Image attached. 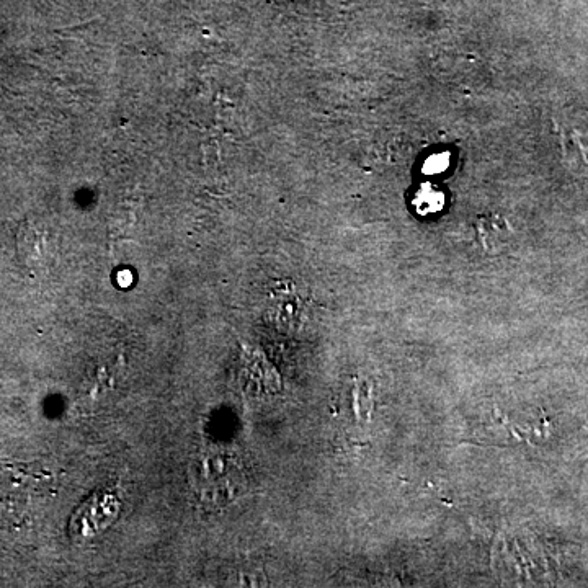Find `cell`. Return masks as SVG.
<instances>
[{"label": "cell", "instance_id": "4", "mask_svg": "<svg viewBox=\"0 0 588 588\" xmlns=\"http://www.w3.org/2000/svg\"><path fill=\"white\" fill-rule=\"evenodd\" d=\"M415 205L420 214L437 213L443 206V195L438 192L437 188L424 185L415 195Z\"/></svg>", "mask_w": 588, "mask_h": 588}, {"label": "cell", "instance_id": "3", "mask_svg": "<svg viewBox=\"0 0 588 588\" xmlns=\"http://www.w3.org/2000/svg\"><path fill=\"white\" fill-rule=\"evenodd\" d=\"M479 229V236H481L482 244L487 250H499L507 241L508 224L500 216H484L481 218V223L477 226Z\"/></svg>", "mask_w": 588, "mask_h": 588}, {"label": "cell", "instance_id": "1", "mask_svg": "<svg viewBox=\"0 0 588 588\" xmlns=\"http://www.w3.org/2000/svg\"><path fill=\"white\" fill-rule=\"evenodd\" d=\"M224 456H221V463L213 456L203 461V463L196 464L195 486L196 489L201 490L203 494L211 495L223 494V499H236L237 489V468L234 463H229L226 468L219 474V469L223 466Z\"/></svg>", "mask_w": 588, "mask_h": 588}, {"label": "cell", "instance_id": "2", "mask_svg": "<svg viewBox=\"0 0 588 588\" xmlns=\"http://www.w3.org/2000/svg\"><path fill=\"white\" fill-rule=\"evenodd\" d=\"M18 257L28 268L43 267L48 259V239L43 229L33 223H23L17 236Z\"/></svg>", "mask_w": 588, "mask_h": 588}, {"label": "cell", "instance_id": "5", "mask_svg": "<svg viewBox=\"0 0 588 588\" xmlns=\"http://www.w3.org/2000/svg\"><path fill=\"white\" fill-rule=\"evenodd\" d=\"M446 167H448V156H445V154L430 157V159L425 162V172H430V174H438V172H443Z\"/></svg>", "mask_w": 588, "mask_h": 588}]
</instances>
